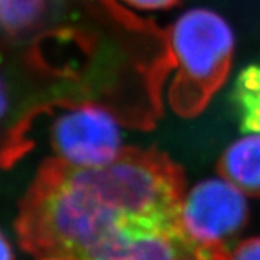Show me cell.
Returning a JSON list of instances; mask_svg holds the SVG:
<instances>
[{
    "instance_id": "30bf717a",
    "label": "cell",
    "mask_w": 260,
    "mask_h": 260,
    "mask_svg": "<svg viewBox=\"0 0 260 260\" xmlns=\"http://www.w3.org/2000/svg\"><path fill=\"white\" fill-rule=\"evenodd\" d=\"M127 5L142 10H160L171 9L179 5L181 0H123Z\"/></svg>"
},
{
    "instance_id": "3957f363",
    "label": "cell",
    "mask_w": 260,
    "mask_h": 260,
    "mask_svg": "<svg viewBox=\"0 0 260 260\" xmlns=\"http://www.w3.org/2000/svg\"><path fill=\"white\" fill-rule=\"evenodd\" d=\"M41 47L38 38L15 41L0 34V171L28 155L34 119L58 106L41 91L45 81L65 73L51 65Z\"/></svg>"
},
{
    "instance_id": "5b68a950",
    "label": "cell",
    "mask_w": 260,
    "mask_h": 260,
    "mask_svg": "<svg viewBox=\"0 0 260 260\" xmlns=\"http://www.w3.org/2000/svg\"><path fill=\"white\" fill-rule=\"evenodd\" d=\"M182 221L195 240L225 246L246 227L249 205L239 188L223 178H210L185 194Z\"/></svg>"
},
{
    "instance_id": "277c9868",
    "label": "cell",
    "mask_w": 260,
    "mask_h": 260,
    "mask_svg": "<svg viewBox=\"0 0 260 260\" xmlns=\"http://www.w3.org/2000/svg\"><path fill=\"white\" fill-rule=\"evenodd\" d=\"M64 113L51 127L56 158L77 167H103L117 158L121 148L117 119L97 103H65Z\"/></svg>"
},
{
    "instance_id": "52a82bcc",
    "label": "cell",
    "mask_w": 260,
    "mask_h": 260,
    "mask_svg": "<svg viewBox=\"0 0 260 260\" xmlns=\"http://www.w3.org/2000/svg\"><path fill=\"white\" fill-rule=\"evenodd\" d=\"M220 177L244 195L260 197V135L236 140L218 160Z\"/></svg>"
},
{
    "instance_id": "8992f818",
    "label": "cell",
    "mask_w": 260,
    "mask_h": 260,
    "mask_svg": "<svg viewBox=\"0 0 260 260\" xmlns=\"http://www.w3.org/2000/svg\"><path fill=\"white\" fill-rule=\"evenodd\" d=\"M67 0H2L0 34L29 41L47 34L62 18Z\"/></svg>"
},
{
    "instance_id": "7c38bea8",
    "label": "cell",
    "mask_w": 260,
    "mask_h": 260,
    "mask_svg": "<svg viewBox=\"0 0 260 260\" xmlns=\"http://www.w3.org/2000/svg\"><path fill=\"white\" fill-rule=\"evenodd\" d=\"M41 260H61V259H56V257H42Z\"/></svg>"
},
{
    "instance_id": "8fae6325",
    "label": "cell",
    "mask_w": 260,
    "mask_h": 260,
    "mask_svg": "<svg viewBox=\"0 0 260 260\" xmlns=\"http://www.w3.org/2000/svg\"><path fill=\"white\" fill-rule=\"evenodd\" d=\"M0 260H13V250L5 233L0 230Z\"/></svg>"
},
{
    "instance_id": "4fadbf2b",
    "label": "cell",
    "mask_w": 260,
    "mask_h": 260,
    "mask_svg": "<svg viewBox=\"0 0 260 260\" xmlns=\"http://www.w3.org/2000/svg\"><path fill=\"white\" fill-rule=\"evenodd\" d=\"M0 5H2V0H0Z\"/></svg>"
},
{
    "instance_id": "9c48e42d",
    "label": "cell",
    "mask_w": 260,
    "mask_h": 260,
    "mask_svg": "<svg viewBox=\"0 0 260 260\" xmlns=\"http://www.w3.org/2000/svg\"><path fill=\"white\" fill-rule=\"evenodd\" d=\"M232 260H260V237L243 240L232 253Z\"/></svg>"
},
{
    "instance_id": "6da1fadb",
    "label": "cell",
    "mask_w": 260,
    "mask_h": 260,
    "mask_svg": "<svg viewBox=\"0 0 260 260\" xmlns=\"http://www.w3.org/2000/svg\"><path fill=\"white\" fill-rule=\"evenodd\" d=\"M184 169L156 149L123 148L103 167L45 160L15 221L20 247L61 260H232L186 232Z\"/></svg>"
},
{
    "instance_id": "ba28073f",
    "label": "cell",
    "mask_w": 260,
    "mask_h": 260,
    "mask_svg": "<svg viewBox=\"0 0 260 260\" xmlns=\"http://www.w3.org/2000/svg\"><path fill=\"white\" fill-rule=\"evenodd\" d=\"M232 102L244 133H260V65L246 67L237 75Z\"/></svg>"
},
{
    "instance_id": "7a4b0ae2",
    "label": "cell",
    "mask_w": 260,
    "mask_h": 260,
    "mask_svg": "<svg viewBox=\"0 0 260 260\" xmlns=\"http://www.w3.org/2000/svg\"><path fill=\"white\" fill-rule=\"evenodd\" d=\"M159 37L165 42V56L150 71V95L158 100L159 81L175 70L169 104L178 116L195 117L229 77L234 52L232 28L213 10L192 9Z\"/></svg>"
}]
</instances>
